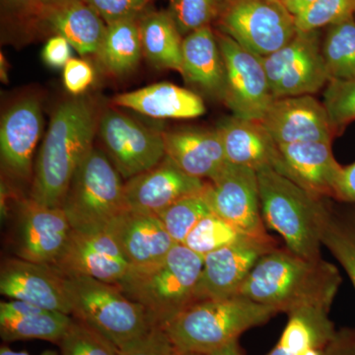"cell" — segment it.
Masks as SVG:
<instances>
[{"label":"cell","mask_w":355,"mask_h":355,"mask_svg":"<svg viewBox=\"0 0 355 355\" xmlns=\"http://www.w3.org/2000/svg\"><path fill=\"white\" fill-rule=\"evenodd\" d=\"M72 46L60 35H53L44 44L42 58L44 64L51 69H64L71 60Z\"/></svg>","instance_id":"obj_43"},{"label":"cell","mask_w":355,"mask_h":355,"mask_svg":"<svg viewBox=\"0 0 355 355\" xmlns=\"http://www.w3.org/2000/svg\"><path fill=\"white\" fill-rule=\"evenodd\" d=\"M163 135L166 156L191 177L212 181L228 164L216 128H184Z\"/></svg>","instance_id":"obj_22"},{"label":"cell","mask_w":355,"mask_h":355,"mask_svg":"<svg viewBox=\"0 0 355 355\" xmlns=\"http://www.w3.org/2000/svg\"><path fill=\"white\" fill-rule=\"evenodd\" d=\"M173 355H202V354H191V352H174V354H173Z\"/></svg>","instance_id":"obj_51"},{"label":"cell","mask_w":355,"mask_h":355,"mask_svg":"<svg viewBox=\"0 0 355 355\" xmlns=\"http://www.w3.org/2000/svg\"><path fill=\"white\" fill-rule=\"evenodd\" d=\"M202 191L178 200L157 216L177 244H183L198 222L212 212Z\"/></svg>","instance_id":"obj_35"},{"label":"cell","mask_w":355,"mask_h":355,"mask_svg":"<svg viewBox=\"0 0 355 355\" xmlns=\"http://www.w3.org/2000/svg\"><path fill=\"white\" fill-rule=\"evenodd\" d=\"M323 104L336 135L355 121V78L329 81L324 92Z\"/></svg>","instance_id":"obj_38"},{"label":"cell","mask_w":355,"mask_h":355,"mask_svg":"<svg viewBox=\"0 0 355 355\" xmlns=\"http://www.w3.org/2000/svg\"><path fill=\"white\" fill-rule=\"evenodd\" d=\"M216 23L219 31L261 58L286 46L297 33L295 17L282 0H227Z\"/></svg>","instance_id":"obj_8"},{"label":"cell","mask_w":355,"mask_h":355,"mask_svg":"<svg viewBox=\"0 0 355 355\" xmlns=\"http://www.w3.org/2000/svg\"><path fill=\"white\" fill-rule=\"evenodd\" d=\"M107 25L141 17L151 0H83Z\"/></svg>","instance_id":"obj_40"},{"label":"cell","mask_w":355,"mask_h":355,"mask_svg":"<svg viewBox=\"0 0 355 355\" xmlns=\"http://www.w3.org/2000/svg\"><path fill=\"white\" fill-rule=\"evenodd\" d=\"M71 316L125 349L154 327L141 305L128 297L116 284L88 277H65Z\"/></svg>","instance_id":"obj_6"},{"label":"cell","mask_w":355,"mask_h":355,"mask_svg":"<svg viewBox=\"0 0 355 355\" xmlns=\"http://www.w3.org/2000/svg\"><path fill=\"white\" fill-rule=\"evenodd\" d=\"M299 355H324V349H319V347H310L301 352Z\"/></svg>","instance_id":"obj_50"},{"label":"cell","mask_w":355,"mask_h":355,"mask_svg":"<svg viewBox=\"0 0 355 355\" xmlns=\"http://www.w3.org/2000/svg\"><path fill=\"white\" fill-rule=\"evenodd\" d=\"M106 29L104 20L83 0L60 2L48 19V31L64 37L80 55H96Z\"/></svg>","instance_id":"obj_27"},{"label":"cell","mask_w":355,"mask_h":355,"mask_svg":"<svg viewBox=\"0 0 355 355\" xmlns=\"http://www.w3.org/2000/svg\"><path fill=\"white\" fill-rule=\"evenodd\" d=\"M174 347L161 328H153L137 342L120 349V355H173Z\"/></svg>","instance_id":"obj_42"},{"label":"cell","mask_w":355,"mask_h":355,"mask_svg":"<svg viewBox=\"0 0 355 355\" xmlns=\"http://www.w3.org/2000/svg\"><path fill=\"white\" fill-rule=\"evenodd\" d=\"M72 227L62 207L23 198L16 205L12 243L22 260L55 265L69 242Z\"/></svg>","instance_id":"obj_13"},{"label":"cell","mask_w":355,"mask_h":355,"mask_svg":"<svg viewBox=\"0 0 355 355\" xmlns=\"http://www.w3.org/2000/svg\"><path fill=\"white\" fill-rule=\"evenodd\" d=\"M324 355H355V331H336V335L326 347Z\"/></svg>","instance_id":"obj_45"},{"label":"cell","mask_w":355,"mask_h":355,"mask_svg":"<svg viewBox=\"0 0 355 355\" xmlns=\"http://www.w3.org/2000/svg\"><path fill=\"white\" fill-rule=\"evenodd\" d=\"M355 14V0H318L295 16L297 31L309 32L338 23Z\"/></svg>","instance_id":"obj_39"},{"label":"cell","mask_w":355,"mask_h":355,"mask_svg":"<svg viewBox=\"0 0 355 355\" xmlns=\"http://www.w3.org/2000/svg\"><path fill=\"white\" fill-rule=\"evenodd\" d=\"M64 277H88L119 284L130 266L111 229L79 232L72 229L62 256L53 265Z\"/></svg>","instance_id":"obj_14"},{"label":"cell","mask_w":355,"mask_h":355,"mask_svg":"<svg viewBox=\"0 0 355 355\" xmlns=\"http://www.w3.org/2000/svg\"><path fill=\"white\" fill-rule=\"evenodd\" d=\"M261 60L273 98L313 95L329 83L321 30L297 31L286 46Z\"/></svg>","instance_id":"obj_9"},{"label":"cell","mask_w":355,"mask_h":355,"mask_svg":"<svg viewBox=\"0 0 355 355\" xmlns=\"http://www.w3.org/2000/svg\"><path fill=\"white\" fill-rule=\"evenodd\" d=\"M259 121L277 144L333 142L338 137L323 103L313 95L275 98Z\"/></svg>","instance_id":"obj_17"},{"label":"cell","mask_w":355,"mask_h":355,"mask_svg":"<svg viewBox=\"0 0 355 355\" xmlns=\"http://www.w3.org/2000/svg\"><path fill=\"white\" fill-rule=\"evenodd\" d=\"M64 87L74 97L83 96L92 85L95 72L92 65L84 60L71 58L64 67Z\"/></svg>","instance_id":"obj_41"},{"label":"cell","mask_w":355,"mask_h":355,"mask_svg":"<svg viewBox=\"0 0 355 355\" xmlns=\"http://www.w3.org/2000/svg\"><path fill=\"white\" fill-rule=\"evenodd\" d=\"M202 193L211 211L243 234L260 239L270 238L261 216L254 170L228 163L216 179L207 182Z\"/></svg>","instance_id":"obj_12"},{"label":"cell","mask_w":355,"mask_h":355,"mask_svg":"<svg viewBox=\"0 0 355 355\" xmlns=\"http://www.w3.org/2000/svg\"><path fill=\"white\" fill-rule=\"evenodd\" d=\"M340 284L333 263L308 260L277 246L254 265L237 296L286 314L310 306L331 309Z\"/></svg>","instance_id":"obj_2"},{"label":"cell","mask_w":355,"mask_h":355,"mask_svg":"<svg viewBox=\"0 0 355 355\" xmlns=\"http://www.w3.org/2000/svg\"><path fill=\"white\" fill-rule=\"evenodd\" d=\"M279 174L288 178L313 197L333 198L342 172L331 150V142L307 141L279 144Z\"/></svg>","instance_id":"obj_20"},{"label":"cell","mask_w":355,"mask_h":355,"mask_svg":"<svg viewBox=\"0 0 355 355\" xmlns=\"http://www.w3.org/2000/svg\"><path fill=\"white\" fill-rule=\"evenodd\" d=\"M202 268L203 257L184 244H176L160 263L139 270L130 268L118 286L144 307L154 328L164 329L189 306L198 302Z\"/></svg>","instance_id":"obj_4"},{"label":"cell","mask_w":355,"mask_h":355,"mask_svg":"<svg viewBox=\"0 0 355 355\" xmlns=\"http://www.w3.org/2000/svg\"><path fill=\"white\" fill-rule=\"evenodd\" d=\"M261 216L266 228L282 236L292 253L319 261L322 256L318 214L322 200L272 168L257 171Z\"/></svg>","instance_id":"obj_5"},{"label":"cell","mask_w":355,"mask_h":355,"mask_svg":"<svg viewBox=\"0 0 355 355\" xmlns=\"http://www.w3.org/2000/svg\"><path fill=\"white\" fill-rule=\"evenodd\" d=\"M101 118L97 103L77 96L53 111L34 167L30 198L60 207L74 175L93 149Z\"/></svg>","instance_id":"obj_1"},{"label":"cell","mask_w":355,"mask_h":355,"mask_svg":"<svg viewBox=\"0 0 355 355\" xmlns=\"http://www.w3.org/2000/svg\"><path fill=\"white\" fill-rule=\"evenodd\" d=\"M0 293L44 309L71 316V306L65 288V277L55 266L10 258L0 268Z\"/></svg>","instance_id":"obj_18"},{"label":"cell","mask_w":355,"mask_h":355,"mask_svg":"<svg viewBox=\"0 0 355 355\" xmlns=\"http://www.w3.org/2000/svg\"><path fill=\"white\" fill-rule=\"evenodd\" d=\"M318 0H282L287 10L295 17Z\"/></svg>","instance_id":"obj_46"},{"label":"cell","mask_w":355,"mask_h":355,"mask_svg":"<svg viewBox=\"0 0 355 355\" xmlns=\"http://www.w3.org/2000/svg\"><path fill=\"white\" fill-rule=\"evenodd\" d=\"M322 53L329 81L355 78V19L350 15L327 29Z\"/></svg>","instance_id":"obj_32"},{"label":"cell","mask_w":355,"mask_h":355,"mask_svg":"<svg viewBox=\"0 0 355 355\" xmlns=\"http://www.w3.org/2000/svg\"><path fill=\"white\" fill-rule=\"evenodd\" d=\"M182 76L205 94L223 99L225 64L216 33L210 26L187 35L182 46Z\"/></svg>","instance_id":"obj_24"},{"label":"cell","mask_w":355,"mask_h":355,"mask_svg":"<svg viewBox=\"0 0 355 355\" xmlns=\"http://www.w3.org/2000/svg\"><path fill=\"white\" fill-rule=\"evenodd\" d=\"M6 58L4 57L3 53H1L0 55V78H1V81L3 83H8V67H7Z\"/></svg>","instance_id":"obj_49"},{"label":"cell","mask_w":355,"mask_h":355,"mask_svg":"<svg viewBox=\"0 0 355 355\" xmlns=\"http://www.w3.org/2000/svg\"><path fill=\"white\" fill-rule=\"evenodd\" d=\"M98 132L105 153L125 181L153 169L166 157L163 132L116 110L101 114Z\"/></svg>","instance_id":"obj_10"},{"label":"cell","mask_w":355,"mask_h":355,"mask_svg":"<svg viewBox=\"0 0 355 355\" xmlns=\"http://www.w3.org/2000/svg\"><path fill=\"white\" fill-rule=\"evenodd\" d=\"M277 247L272 237H246L203 257L197 300L225 299L238 295L242 284L263 254Z\"/></svg>","instance_id":"obj_15"},{"label":"cell","mask_w":355,"mask_h":355,"mask_svg":"<svg viewBox=\"0 0 355 355\" xmlns=\"http://www.w3.org/2000/svg\"><path fill=\"white\" fill-rule=\"evenodd\" d=\"M4 28L25 37L48 31L49 16L60 0H0Z\"/></svg>","instance_id":"obj_33"},{"label":"cell","mask_w":355,"mask_h":355,"mask_svg":"<svg viewBox=\"0 0 355 355\" xmlns=\"http://www.w3.org/2000/svg\"><path fill=\"white\" fill-rule=\"evenodd\" d=\"M334 200L340 202L355 203V162L343 167L336 182Z\"/></svg>","instance_id":"obj_44"},{"label":"cell","mask_w":355,"mask_h":355,"mask_svg":"<svg viewBox=\"0 0 355 355\" xmlns=\"http://www.w3.org/2000/svg\"><path fill=\"white\" fill-rule=\"evenodd\" d=\"M116 236L132 270L164 260L177 244L157 216L128 211L109 227Z\"/></svg>","instance_id":"obj_21"},{"label":"cell","mask_w":355,"mask_h":355,"mask_svg":"<svg viewBox=\"0 0 355 355\" xmlns=\"http://www.w3.org/2000/svg\"><path fill=\"white\" fill-rule=\"evenodd\" d=\"M139 18L121 20L107 25L106 33L96 57L103 69L112 76H123L130 73L137 69L144 55Z\"/></svg>","instance_id":"obj_31"},{"label":"cell","mask_w":355,"mask_h":355,"mask_svg":"<svg viewBox=\"0 0 355 355\" xmlns=\"http://www.w3.org/2000/svg\"><path fill=\"white\" fill-rule=\"evenodd\" d=\"M209 355H242L240 352L239 345H238V340L229 343L226 347H222V349L216 350V352H212Z\"/></svg>","instance_id":"obj_47"},{"label":"cell","mask_w":355,"mask_h":355,"mask_svg":"<svg viewBox=\"0 0 355 355\" xmlns=\"http://www.w3.org/2000/svg\"><path fill=\"white\" fill-rule=\"evenodd\" d=\"M227 0H171L170 14L184 37L220 17Z\"/></svg>","instance_id":"obj_36"},{"label":"cell","mask_w":355,"mask_h":355,"mask_svg":"<svg viewBox=\"0 0 355 355\" xmlns=\"http://www.w3.org/2000/svg\"><path fill=\"white\" fill-rule=\"evenodd\" d=\"M144 55L158 69L182 72L183 36L170 12L154 11L139 18Z\"/></svg>","instance_id":"obj_29"},{"label":"cell","mask_w":355,"mask_h":355,"mask_svg":"<svg viewBox=\"0 0 355 355\" xmlns=\"http://www.w3.org/2000/svg\"><path fill=\"white\" fill-rule=\"evenodd\" d=\"M121 178L105 151L93 147L74 175L60 205L73 230H106L128 211Z\"/></svg>","instance_id":"obj_7"},{"label":"cell","mask_w":355,"mask_h":355,"mask_svg":"<svg viewBox=\"0 0 355 355\" xmlns=\"http://www.w3.org/2000/svg\"><path fill=\"white\" fill-rule=\"evenodd\" d=\"M330 309L303 307L289 313L279 343L266 355H299L310 347L324 349L336 335Z\"/></svg>","instance_id":"obj_28"},{"label":"cell","mask_w":355,"mask_h":355,"mask_svg":"<svg viewBox=\"0 0 355 355\" xmlns=\"http://www.w3.org/2000/svg\"><path fill=\"white\" fill-rule=\"evenodd\" d=\"M72 317L20 300L0 303V336L6 343L40 340L58 345Z\"/></svg>","instance_id":"obj_26"},{"label":"cell","mask_w":355,"mask_h":355,"mask_svg":"<svg viewBox=\"0 0 355 355\" xmlns=\"http://www.w3.org/2000/svg\"><path fill=\"white\" fill-rule=\"evenodd\" d=\"M114 104L159 120H188L207 111L200 95L169 83H155L118 95L114 98Z\"/></svg>","instance_id":"obj_25"},{"label":"cell","mask_w":355,"mask_h":355,"mask_svg":"<svg viewBox=\"0 0 355 355\" xmlns=\"http://www.w3.org/2000/svg\"><path fill=\"white\" fill-rule=\"evenodd\" d=\"M0 355H31L28 354V352H15V350H12L9 349L6 345H1L0 347ZM41 355H58L57 352L55 350H46V352H43Z\"/></svg>","instance_id":"obj_48"},{"label":"cell","mask_w":355,"mask_h":355,"mask_svg":"<svg viewBox=\"0 0 355 355\" xmlns=\"http://www.w3.org/2000/svg\"><path fill=\"white\" fill-rule=\"evenodd\" d=\"M58 345L62 355H120L111 340L73 317Z\"/></svg>","instance_id":"obj_37"},{"label":"cell","mask_w":355,"mask_h":355,"mask_svg":"<svg viewBox=\"0 0 355 355\" xmlns=\"http://www.w3.org/2000/svg\"><path fill=\"white\" fill-rule=\"evenodd\" d=\"M330 200L323 198L320 205L317 219L320 237L355 288V203L349 209H338Z\"/></svg>","instance_id":"obj_30"},{"label":"cell","mask_w":355,"mask_h":355,"mask_svg":"<svg viewBox=\"0 0 355 355\" xmlns=\"http://www.w3.org/2000/svg\"><path fill=\"white\" fill-rule=\"evenodd\" d=\"M216 33L225 64L222 101L233 116L260 121L275 99L263 60L224 33Z\"/></svg>","instance_id":"obj_11"},{"label":"cell","mask_w":355,"mask_h":355,"mask_svg":"<svg viewBox=\"0 0 355 355\" xmlns=\"http://www.w3.org/2000/svg\"><path fill=\"white\" fill-rule=\"evenodd\" d=\"M277 313L242 296L207 299L189 306L163 330L175 352L209 355Z\"/></svg>","instance_id":"obj_3"},{"label":"cell","mask_w":355,"mask_h":355,"mask_svg":"<svg viewBox=\"0 0 355 355\" xmlns=\"http://www.w3.org/2000/svg\"><path fill=\"white\" fill-rule=\"evenodd\" d=\"M246 237L250 236L243 234L232 224L211 212L198 222L183 244L196 254L205 257Z\"/></svg>","instance_id":"obj_34"},{"label":"cell","mask_w":355,"mask_h":355,"mask_svg":"<svg viewBox=\"0 0 355 355\" xmlns=\"http://www.w3.org/2000/svg\"><path fill=\"white\" fill-rule=\"evenodd\" d=\"M60 1H67V0H60Z\"/></svg>","instance_id":"obj_52"},{"label":"cell","mask_w":355,"mask_h":355,"mask_svg":"<svg viewBox=\"0 0 355 355\" xmlns=\"http://www.w3.org/2000/svg\"><path fill=\"white\" fill-rule=\"evenodd\" d=\"M43 132L41 103L34 96L14 103L0 123L1 165L9 177L33 181L35 148Z\"/></svg>","instance_id":"obj_16"},{"label":"cell","mask_w":355,"mask_h":355,"mask_svg":"<svg viewBox=\"0 0 355 355\" xmlns=\"http://www.w3.org/2000/svg\"><path fill=\"white\" fill-rule=\"evenodd\" d=\"M216 130L220 135L228 163L251 168L256 172L266 167L279 172V144L260 121L232 116L224 119Z\"/></svg>","instance_id":"obj_23"},{"label":"cell","mask_w":355,"mask_h":355,"mask_svg":"<svg viewBox=\"0 0 355 355\" xmlns=\"http://www.w3.org/2000/svg\"><path fill=\"white\" fill-rule=\"evenodd\" d=\"M205 184L166 156L153 169L125 182V203L128 211L158 216L178 200L202 193Z\"/></svg>","instance_id":"obj_19"}]
</instances>
